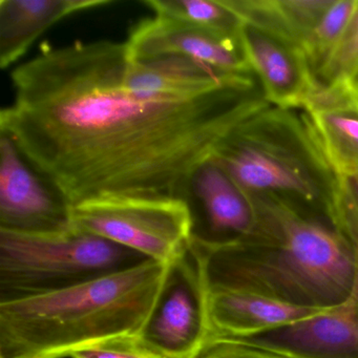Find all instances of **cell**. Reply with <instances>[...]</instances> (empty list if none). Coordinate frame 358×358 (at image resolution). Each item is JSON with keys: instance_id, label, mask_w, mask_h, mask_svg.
Masks as SVG:
<instances>
[{"instance_id": "obj_1", "label": "cell", "mask_w": 358, "mask_h": 358, "mask_svg": "<svg viewBox=\"0 0 358 358\" xmlns=\"http://www.w3.org/2000/svg\"><path fill=\"white\" fill-rule=\"evenodd\" d=\"M125 43L45 45L12 72L0 131L71 206L110 196L189 202L196 169L244 121L269 106L253 74L187 96L134 91Z\"/></svg>"}, {"instance_id": "obj_2", "label": "cell", "mask_w": 358, "mask_h": 358, "mask_svg": "<svg viewBox=\"0 0 358 358\" xmlns=\"http://www.w3.org/2000/svg\"><path fill=\"white\" fill-rule=\"evenodd\" d=\"M248 236L213 243L194 234L190 255L206 292L252 293L329 310L358 294V259L326 213L276 194H248Z\"/></svg>"}, {"instance_id": "obj_3", "label": "cell", "mask_w": 358, "mask_h": 358, "mask_svg": "<svg viewBox=\"0 0 358 358\" xmlns=\"http://www.w3.org/2000/svg\"><path fill=\"white\" fill-rule=\"evenodd\" d=\"M146 259L55 292L0 303V358H66L87 345L139 334L169 272Z\"/></svg>"}, {"instance_id": "obj_4", "label": "cell", "mask_w": 358, "mask_h": 358, "mask_svg": "<svg viewBox=\"0 0 358 358\" xmlns=\"http://www.w3.org/2000/svg\"><path fill=\"white\" fill-rule=\"evenodd\" d=\"M211 159L245 194L291 199L333 220L339 178L303 110L267 106L236 127Z\"/></svg>"}, {"instance_id": "obj_5", "label": "cell", "mask_w": 358, "mask_h": 358, "mask_svg": "<svg viewBox=\"0 0 358 358\" xmlns=\"http://www.w3.org/2000/svg\"><path fill=\"white\" fill-rule=\"evenodd\" d=\"M146 259L76 227L43 236L0 230V303L70 288Z\"/></svg>"}, {"instance_id": "obj_6", "label": "cell", "mask_w": 358, "mask_h": 358, "mask_svg": "<svg viewBox=\"0 0 358 358\" xmlns=\"http://www.w3.org/2000/svg\"><path fill=\"white\" fill-rule=\"evenodd\" d=\"M74 227L169 264L189 250L194 219L179 198L110 196L72 206Z\"/></svg>"}, {"instance_id": "obj_7", "label": "cell", "mask_w": 358, "mask_h": 358, "mask_svg": "<svg viewBox=\"0 0 358 358\" xmlns=\"http://www.w3.org/2000/svg\"><path fill=\"white\" fill-rule=\"evenodd\" d=\"M210 335L206 290L188 250L169 263L160 294L137 338L167 358H196Z\"/></svg>"}, {"instance_id": "obj_8", "label": "cell", "mask_w": 358, "mask_h": 358, "mask_svg": "<svg viewBox=\"0 0 358 358\" xmlns=\"http://www.w3.org/2000/svg\"><path fill=\"white\" fill-rule=\"evenodd\" d=\"M72 206L0 131V230L43 236L74 227Z\"/></svg>"}, {"instance_id": "obj_9", "label": "cell", "mask_w": 358, "mask_h": 358, "mask_svg": "<svg viewBox=\"0 0 358 358\" xmlns=\"http://www.w3.org/2000/svg\"><path fill=\"white\" fill-rule=\"evenodd\" d=\"M125 45L134 60L183 57L225 74H253L241 37L224 36L163 16L142 20L133 29Z\"/></svg>"}, {"instance_id": "obj_10", "label": "cell", "mask_w": 358, "mask_h": 358, "mask_svg": "<svg viewBox=\"0 0 358 358\" xmlns=\"http://www.w3.org/2000/svg\"><path fill=\"white\" fill-rule=\"evenodd\" d=\"M241 41L268 103L276 108L303 110L318 83L301 45L249 22H243Z\"/></svg>"}, {"instance_id": "obj_11", "label": "cell", "mask_w": 358, "mask_h": 358, "mask_svg": "<svg viewBox=\"0 0 358 358\" xmlns=\"http://www.w3.org/2000/svg\"><path fill=\"white\" fill-rule=\"evenodd\" d=\"M232 339L288 358H358V294L345 305Z\"/></svg>"}, {"instance_id": "obj_12", "label": "cell", "mask_w": 358, "mask_h": 358, "mask_svg": "<svg viewBox=\"0 0 358 358\" xmlns=\"http://www.w3.org/2000/svg\"><path fill=\"white\" fill-rule=\"evenodd\" d=\"M303 110L337 177H358L357 94L347 85H318Z\"/></svg>"}, {"instance_id": "obj_13", "label": "cell", "mask_w": 358, "mask_h": 358, "mask_svg": "<svg viewBox=\"0 0 358 358\" xmlns=\"http://www.w3.org/2000/svg\"><path fill=\"white\" fill-rule=\"evenodd\" d=\"M189 192L204 217V232L196 234L200 238L229 243L248 236L253 229L255 213L250 198L213 159L196 169Z\"/></svg>"}, {"instance_id": "obj_14", "label": "cell", "mask_w": 358, "mask_h": 358, "mask_svg": "<svg viewBox=\"0 0 358 358\" xmlns=\"http://www.w3.org/2000/svg\"><path fill=\"white\" fill-rule=\"evenodd\" d=\"M206 309L210 336L230 338L252 336L324 311L238 291L206 292Z\"/></svg>"}, {"instance_id": "obj_15", "label": "cell", "mask_w": 358, "mask_h": 358, "mask_svg": "<svg viewBox=\"0 0 358 358\" xmlns=\"http://www.w3.org/2000/svg\"><path fill=\"white\" fill-rule=\"evenodd\" d=\"M110 0H0V68H10L64 18Z\"/></svg>"}, {"instance_id": "obj_16", "label": "cell", "mask_w": 358, "mask_h": 358, "mask_svg": "<svg viewBox=\"0 0 358 358\" xmlns=\"http://www.w3.org/2000/svg\"><path fill=\"white\" fill-rule=\"evenodd\" d=\"M224 3L243 22L274 31L303 49L306 39L334 0H224Z\"/></svg>"}, {"instance_id": "obj_17", "label": "cell", "mask_w": 358, "mask_h": 358, "mask_svg": "<svg viewBox=\"0 0 358 358\" xmlns=\"http://www.w3.org/2000/svg\"><path fill=\"white\" fill-rule=\"evenodd\" d=\"M155 15L187 22L224 36L240 38L242 20L224 0H144Z\"/></svg>"}, {"instance_id": "obj_18", "label": "cell", "mask_w": 358, "mask_h": 358, "mask_svg": "<svg viewBox=\"0 0 358 358\" xmlns=\"http://www.w3.org/2000/svg\"><path fill=\"white\" fill-rule=\"evenodd\" d=\"M357 6L358 0H334L303 43V53L315 79L336 50Z\"/></svg>"}, {"instance_id": "obj_19", "label": "cell", "mask_w": 358, "mask_h": 358, "mask_svg": "<svg viewBox=\"0 0 358 358\" xmlns=\"http://www.w3.org/2000/svg\"><path fill=\"white\" fill-rule=\"evenodd\" d=\"M358 68V6L343 38L326 66L318 73L320 87L345 85Z\"/></svg>"}, {"instance_id": "obj_20", "label": "cell", "mask_w": 358, "mask_h": 358, "mask_svg": "<svg viewBox=\"0 0 358 358\" xmlns=\"http://www.w3.org/2000/svg\"><path fill=\"white\" fill-rule=\"evenodd\" d=\"M333 222L358 259V177L339 178Z\"/></svg>"}, {"instance_id": "obj_21", "label": "cell", "mask_w": 358, "mask_h": 358, "mask_svg": "<svg viewBox=\"0 0 358 358\" xmlns=\"http://www.w3.org/2000/svg\"><path fill=\"white\" fill-rule=\"evenodd\" d=\"M70 358H167L144 345L137 335L106 339L74 352Z\"/></svg>"}, {"instance_id": "obj_22", "label": "cell", "mask_w": 358, "mask_h": 358, "mask_svg": "<svg viewBox=\"0 0 358 358\" xmlns=\"http://www.w3.org/2000/svg\"><path fill=\"white\" fill-rule=\"evenodd\" d=\"M196 358H288L225 337L210 336Z\"/></svg>"}, {"instance_id": "obj_23", "label": "cell", "mask_w": 358, "mask_h": 358, "mask_svg": "<svg viewBox=\"0 0 358 358\" xmlns=\"http://www.w3.org/2000/svg\"><path fill=\"white\" fill-rule=\"evenodd\" d=\"M345 85H347L352 91L355 92L358 95V68L356 69V71L353 73V75H352L351 78H350L349 80H348V83H345Z\"/></svg>"}]
</instances>
